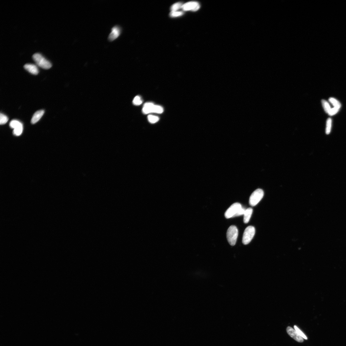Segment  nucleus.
<instances>
[{
    "mask_svg": "<svg viewBox=\"0 0 346 346\" xmlns=\"http://www.w3.org/2000/svg\"><path fill=\"white\" fill-rule=\"evenodd\" d=\"M264 196V192L260 189H258L255 190L250 197L249 203L251 206L257 205L262 199Z\"/></svg>",
    "mask_w": 346,
    "mask_h": 346,
    "instance_id": "nucleus-4",
    "label": "nucleus"
},
{
    "mask_svg": "<svg viewBox=\"0 0 346 346\" xmlns=\"http://www.w3.org/2000/svg\"><path fill=\"white\" fill-rule=\"evenodd\" d=\"M329 100L331 104L334 106V107L338 108L339 109L341 108V105L340 103L336 98L334 97H330Z\"/></svg>",
    "mask_w": 346,
    "mask_h": 346,
    "instance_id": "nucleus-13",
    "label": "nucleus"
},
{
    "mask_svg": "<svg viewBox=\"0 0 346 346\" xmlns=\"http://www.w3.org/2000/svg\"><path fill=\"white\" fill-rule=\"evenodd\" d=\"M23 129V125L22 124L19 126L13 129V134L15 136H19L22 134Z\"/></svg>",
    "mask_w": 346,
    "mask_h": 346,
    "instance_id": "nucleus-15",
    "label": "nucleus"
},
{
    "mask_svg": "<svg viewBox=\"0 0 346 346\" xmlns=\"http://www.w3.org/2000/svg\"><path fill=\"white\" fill-rule=\"evenodd\" d=\"M246 209L243 208H242L234 216V217H239L243 215H244Z\"/></svg>",
    "mask_w": 346,
    "mask_h": 346,
    "instance_id": "nucleus-25",
    "label": "nucleus"
},
{
    "mask_svg": "<svg viewBox=\"0 0 346 346\" xmlns=\"http://www.w3.org/2000/svg\"><path fill=\"white\" fill-rule=\"evenodd\" d=\"M332 120L330 118H328L327 121L326 133L329 134L330 133L331 128Z\"/></svg>",
    "mask_w": 346,
    "mask_h": 346,
    "instance_id": "nucleus-19",
    "label": "nucleus"
},
{
    "mask_svg": "<svg viewBox=\"0 0 346 346\" xmlns=\"http://www.w3.org/2000/svg\"><path fill=\"white\" fill-rule=\"evenodd\" d=\"M286 332L291 338H293L298 342H303L304 341V339L298 333L295 329L292 328L288 327L286 328Z\"/></svg>",
    "mask_w": 346,
    "mask_h": 346,
    "instance_id": "nucleus-8",
    "label": "nucleus"
},
{
    "mask_svg": "<svg viewBox=\"0 0 346 346\" xmlns=\"http://www.w3.org/2000/svg\"><path fill=\"white\" fill-rule=\"evenodd\" d=\"M33 58L36 64L43 69H48L50 68L52 66L51 62L46 59L39 53L34 54L33 56Z\"/></svg>",
    "mask_w": 346,
    "mask_h": 346,
    "instance_id": "nucleus-1",
    "label": "nucleus"
},
{
    "mask_svg": "<svg viewBox=\"0 0 346 346\" xmlns=\"http://www.w3.org/2000/svg\"><path fill=\"white\" fill-rule=\"evenodd\" d=\"M199 8L200 5L198 3L191 1L183 4L182 8L185 11L191 10L195 11L198 10Z\"/></svg>",
    "mask_w": 346,
    "mask_h": 346,
    "instance_id": "nucleus-7",
    "label": "nucleus"
},
{
    "mask_svg": "<svg viewBox=\"0 0 346 346\" xmlns=\"http://www.w3.org/2000/svg\"><path fill=\"white\" fill-rule=\"evenodd\" d=\"M147 118L149 122L152 124H154L158 122L159 119L158 117L151 115L148 116Z\"/></svg>",
    "mask_w": 346,
    "mask_h": 346,
    "instance_id": "nucleus-18",
    "label": "nucleus"
},
{
    "mask_svg": "<svg viewBox=\"0 0 346 346\" xmlns=\"http://www.w3.org/2000/svg\"><path fill=\"white\" fill-rule=\"evenodd\" d=\"M22 124L19 121L13 120L11 121L10 124V127L13 129L19 127Z\"/></svg>",
    "mask_w": 346,
    "mask_h": 346,
    "instance_id": "nucleus-16",
    "label": "nucleus"
},
{
    "mask_svg": "<svg viewBox=\"0 0 346 346\" xmlns=\"http://www.w3.org/2000/svg\"><path fill=\"white\" fill-rule=\"evenodd\" d=\"M183 14V12L182 11H174L170 12V16L172 17H177L182 16Z\"/></svg>",
    "mask_w": 346,
    "mask_h": 346,
    "instance_id": "nucleus-23",
    "label": "nucleus"
},
{
    "mask_svg": "<svg viewBox=\"0 0 346 346\" xmlns=\"http://www.w3.org/2000/svg\"><path fill=\"white\" fill-rule=\"evenodd\" d=\"M183 4L180 2L176 3L173 5L170 9L172 12L177 11L179 9L182 8Z\"/></svg>",
    "mask_w": 346,
    "mask_h": 346,
    "instance_id": "nucleus-17",
    "label": "nucleus"
},
{
    "mask_svg": "<svg viewBox=\"0 0 346 346\" xmlns=\"http://www.w3.org/2000/svg\"><path fill=\"white\" fill-rule=\"evenodd\" d=\"M242 208V205L239 203H236L233 204L225 213V217L227 219L234 217Z\"/></svg>",
    "mask_w": 346,
    "mask_h": 346,
    "instance_id": "nucleus-5",
    "label": "nucleus"
},
{
    "mask_svg": "<svg viewBox=\"0 0 346 346\" xmlns=\"http://www.w3.org/2000/svg\"><path fill=\"white\" fill-rule=\"evenodd\" d=\"M134 105L137 106L140 105L142 103V101L140 97L137 96L135 97L133 101Z\"/></svg>",
    "mask_w": 346,
    "mask_h": 346,
    "instance_id": "nucleus-21",
    "label": "nucleus"
},
{
    "mask_svg": "<svg viewBox=\"0 0 346 346\" xmlns=\"http://www.w3.org/2000/svg\"><path fill=\"white\" fill-rule=\"evenodd\" d=\"M340 109L338 108L334 107L333 108L331 109L328 114L330 116L334 115L338 113Z\"/></svg>",
    "mask_w": 346,
    "mask_h": 346,
    "instance_id": "nucleus-24",
    "label": "nucleus"
},
{
    "mask_svg": "<svg viewBox=\"0 0 346 346\" xmlns=\"http://www.w3.org/2000/svg\"><path fill=\"white\" fill-rule=\"evenodd\" d=\"M255 231L254 227L250 226L247 227L245 229L243 236V243L245 245L249 244L254 237Z\"/></svg>",
    "mask_w": 346,
    "mask_h": 346,
    "instance_id": "nucleus-3",
    "label": "nucleus"
},
{
    "mask_svg": "<svg viewBox=\"0 0 346 346\" xmlns=\"http://www.w3.org/2000/svg\"><path fill=\"white\" fill-rule=\"evenodd\" d=\"M122 31V29L121 26L118 25L114 26L111 29V32L109 35L108 40L110 42L114 41L120 36Z\"/></svg>",
    "mask_w": 346,
    "mask_h": 346,
    "instance_id": "nucleus-6",
    "label": "nucleus"
},
{
    "mask_svg": "<svg viewBox=\"0 0 346 346\" xmlns=\"http://www.w3.org/2000/svg\"><path fill=\"white\" fill-rule=\"evenodd\" d=\"M294 328L295 330L296 331H297L299 335H300L304 339L306 340L307 339H308L306 336L304 334L303 332L297 326L295 325L294 326Z\"/></svg>",
    "mask_w": 346,
    "mask_h": 346,
    "instance_id": "nucleus-22",
    "label": "nucleus"
},
{
    "mask_svg": "<svg viewBox=\"0 0 346 346\" xmlns=\"http://www.w3.org/2000/svg\"><path fill=\"white\" fill-rule=\"evenodd\" d=\"M7 117L3 114H1L0 115V124L3 125L6 124L8 121Z\"/></svg>",
    "mask_w": 346,
    "mask_h": 346,
    "instance_id": "nucleus-20",
    "label": "nucleus"
},
{
    "mask_svg": "<svg viewBox=\"0 0 346 346\" xmlns=\"http://www.w3.org/2000/svg\"><path fill=\"white\" fill-rule=\"evenodd\" d=\"M25 69L29 73L34 75H37L39 72L38 67L32 64H26L24 66Z\"/></svg>",
    "mask_w": 346,
    "mask_h": 346,
    "instance_id": "nucleus-10",
    "label": "nucleus"
},
{
    "mask_svg": "<svg viewBox=\"0 0 346 346\" xmlns=\"http://www.w3.org/2000/svg\"><path fill=\"white\" fill-rule=\"evenodd\" d=\"M155 105L152 103H146L143 108V113L147 114L150 113H154Z\"/></svg>",
    "mask_w": 346,
    "mask_h": 346,
    "instance_id": "nucleus-9",
    "label": "nucleus"
},
{
    "mask_svg": "<svg viewBox=\"0 0 346 346\" xmlns=\"http://www.w3.org/2000/svg\"><path fill=\"white\" fill-rule=\"evenodd\" d=\"M44 113V111L40 110L35 112L31 120V123L34 124L37 123L41 118Z\"/></svg>",
    "mask_w": 346,
    "mask_h": 346,
    "instance_id": "nucleus-11",
    "label": "nucleus"
},
{
    "mask_svg": "<svg viewBox=\"0 0 346 346\" xmlns=\"http://www.w3.org/2000/svg\"><path fill=\"white\" fill-rule=\"evenodd\" d=\"M253 210L251 208H249L246 209L244 214V222L245 223H248L252 215Z\"/></svg>",
    "mask_w": 346,
    "mask_h": 346,
    "instance_id": "nucleus-12",
    "label": "nucleus"
},
{
    "mask_svg": "<svg viewBox=\"0 0 346 346\" xmlns=\"http://www.w3.org/2000/svg\"><path fill=\"white\" fill-rule=\"evenodd\" d=\"M238 234V230L236 226L232 225L228 228L227 232V238L229 243L231 246L235 245Z\"/></svg>",
    "mask_w": 346,
    "mask_h": 346,
    "instance_id": "nucleus-2",
    "label": "nucleus"
},
{
    "mask_svg": "<svg viewBox=\"0 0 346 346\" xmlns=\"http://www.w3.org/2000/svg\"><path fill=\"white\" fill-rule=\"evenodd\" d=\"M321 103L325 112L327 113L328 114L331 109L329 103L326 100H321Z\"/></svg>",
    "mask_w": 346,
    "mask_h": 346,
    "instance_id": "nucleus-14",
    "label": "nucleus"
}]
</instances>
